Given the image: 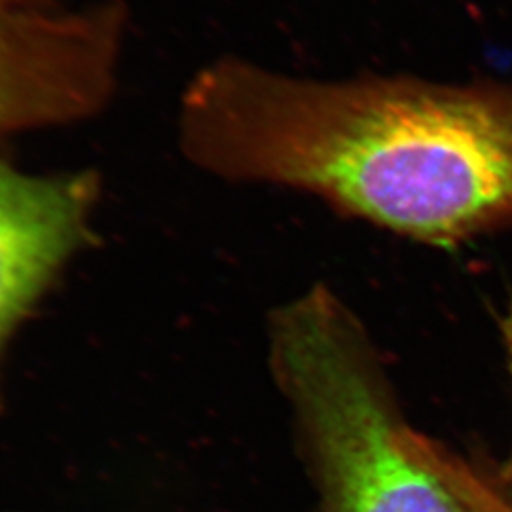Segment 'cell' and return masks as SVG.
Instances as JSON below:
<instances>
[{
    "label": "cell",
    "instance_id": "3",
    "mask_svg": "<svg viewBox=\"0 0 512 512\" xmlns=\"http://www.w3.org/2000/svg\"><path fill=\"white\" fill-rule=\"evenodd\" d=\"M84 179H38L0 165V348L84 236Z\"/></svg>",
    "mask_w": 512,
    "mask_h": 512
},
{
    "label": "cell",
    "instance_id": "2",
    "mask_svg": "<svg viewBox=\"0 0 512 512\" xmlns=\"http://www.w3.org/2000/svg\"><path fill=\"white\" fill-rule=\"evenodd\" d=\"M270 365L323 512H473L414 446L382 349L330 285L274 311Z\"/></svg>",
    "mask_w": 512,
    "mask_h": 512
},
{
    "label": "cell",
    "instance_id": "6",
    "mask_svg": "<svg viewBox=\"0 0 512 512\" xmlns=\"http://www.w3.org/2000/svg\"><path fill=\"white\" fill-rule=\"evenodd\" d=\"M23 114H29L25 112L21 107V101H18V97L14 93L10 92L8 86H4V82L0 80V126L8 124L12 118L16 116H23Z\"/></svg>",
    "mask_w": 512,
    "mask_h": 512
},
{
    "label": "cell",
    "instance_id": "4",
    "mask_svg": "<svg viewBox=\"0 0 512 512\" xmlns=\"http://www.w3.org/2000/svg\"><path fill=\"white\" fill-rule=\"evenodd\" d=\"M414 444L423 459L439 473L473 512H512V499L497 484L490 469L463 458L439 440L416 431Z\"/></svg>",
    "mask_w": 512,
    "mask_h": 512
},
{
    "label": "cell",
    "instance_id": "5",
    "mask_svg": "<svg viewBox=\"0 0 512 512\" xmlns=\"http://www.w3.org/2000/svg\"><path fill=\"white\" fill-rule=\"evenodd\" d=\"M495 329H497L499 346L503 349V359L512 382V298H509L495 313ZM490 473L494 476L495 484L512 499V448L505 461Z\"/></svg>",
    "mask_w": 512,
    "mask_h": 512
},
{
    "label": "cell",
    "instance_id": "1",
    "mask_svg": "<svg viewBox=\"0 0 512 512\" xmlns=\"http://www.w3.org/2000/svg\"><path fill=\"white\" fill-rule=\"evenodd\" d=\"M190 154L232 181L452 249L512 230V80L298 78L234 63L186 120Z\"/></svg>",
    "mask_w": 512,
    "mask_h": 512
}]
</instances>
